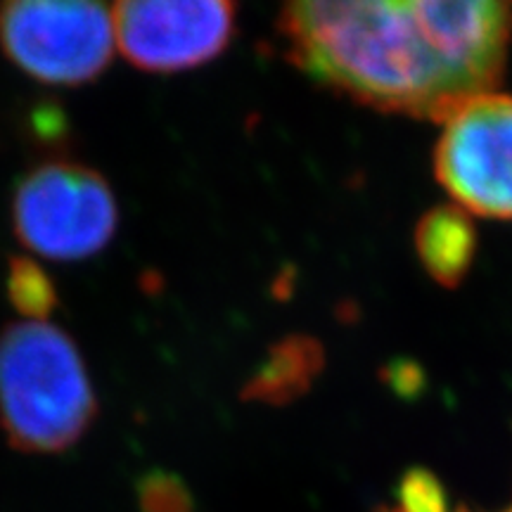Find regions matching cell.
I'll return each instance as SVG.
<instances>
[{"label": "cell", "instance_id": "1", "mask_svg": "<svg viewBox=\"0 0 512 512\" xmlns=\"http://www.w3.org/2000/svg\"><path fill=\"white\" fill-rule=\"evenodd\" d=\"M283 53L320 86L382 112L444 121L501 83L503 0H299L275 19Z\"/></svg>", "mask_w": 512, "mask_h": 512}, {"label": "cell", "instance_id": "2", "mask_svg": "<svg viewBox=\"0 0 512 512\" xmlns=\"http://www.w3.org/2000/svg\"><path fill=\"white\" fill-rule=\"evenodd\" d=\"M98 396L74 339L22 320L0 332V430L22 453H62L86 437Z\"/></svg>", "mask_w": 512, "mask_h": 512}, {"label": "cell", "instance_id": "3", "mask_svg": "<svg viewBox=\"0 0 512 512\" xmlns=\"http://www.w3.org/2000/svg\"><path fill=\"white\" fill-rule=\"evenodd\" d=\"M119 207L100 171L74 159H48L19 178L12 228L29 252L50 261H83L117 235Z\"/></svg>", "mask_w": 512, "mask_h": 512}, {"label": "cell", "instance_id": "4", "mask_svg": "<svg viewBox=\"0 0 512 512\" xmlns=\"http://www.w3.org/2000/svg\"><path fill=\"white\" fill-rule=\"evenodd\" d=\"M117 31L112 8L88 0L0 5V48L19 72L48 86H83L107 72Z\"/></svg>", "mask_w": 512, "mask_h": 512}, {"label": "cell", "instance_id": "5", "mask_svg": "<svg viewBox=\"0 0 512 512\" xmlns=\"http://www.w3.org/2000/svg\"><path fill=\"white\" fill-rule=\"evenodd\" d=\"M437 181L460 209L489 219H512V95L467 100L444 121Z\"/></svg>", "mask_w": 512, "mask_h": 512}, {"label": "cell", "instance_id": "6", "mask_svg": "<svg viewBox=\"0 0 512 512\" xmlns=\"http://www.w3.org/2000/svg\"><path fill=\"white\" fill-rule=\"evenodd\" d=\"M121 55L147 74H178L226 53L238 5L226 0H126L112 8Z\"/></svg>", "mask_w": 512, "mask_h": 512}, {"label": "cell", "instance_id": "7", "mask_svg": "<svg viewBox=\"0 0 512 512\" xmlns=\"http://www.w3.org/2000/svg\"><path fill=\"white\" fill-rule=\"evenodd\" d=\"M325 368V349L311 335H287L268 347L259 368L247 377L242 401L287 406L309 394Z\"/></svg>", "mask_w": 512, "mask_h": 512}, {"label": "cell", "instance_id": "8", "mask_svg": "<svg viewBox=\"0 0 512 512\" xmlns=\"http://www.w3.org/2000/svg\"><path fill=\"white\" fill-rule=\"evenodd\" d=\"M415 252L434 283L453 290L475 264V223L458 204L434 207L415 226Z\"/></svg>", "mask_w": 512, "mask_h": 512}, {"label": "cell", "instance_id": "9", "mask_svg": "<svg viewBox=\"0 0 512 512\" xmlns=\"http://www.w3.org/2000/svg\"><path fill=\"white\" fill-rule=\"evenodd\" d=\"M5 292L15 311L34 323H46L60 304L53 278L29 256H10Z\"/></svg>", "mask_w": 512, "mask_h": 512}, {"label": "cell", "instance_id": "10", "mask_svg": "<svg viewBox=\"0 0 512 512\" xmlns=\"http://www.w3.org/2000/svg\"><path fill=\"white\" fill-rule=\"evenodd\" d=\"M384 512H470L467 508H456L448 496L441 479L427 467H411L396 484L394 508Z\"/></svg>", "mask_w": 512, "mask_h": 512}, {"label": "cell", "instance_id": "11", "mask_svg": "<svg viewBox=\"0 0 512 512\" xmlns=\"http://www.w3.org/2000/svg\"><path fill=\"white\" fill-rule=\"evenodd\" d=\"M138 503L143 512H190L192 496L174 472L152 470L138 482Z\"/></svg>", "mask_w": 512, "mask_h": 512}, {"label": "cell", "instance_id": "12", "mask_svg": "<svg viewBox=\"0 0 512 512\" xmlns=\"http://www.w3.org/2000/svg\"><path fill=\"white\" fill-rule=\"evenodd\" d=\"M382 382L392 387L399 399H420L427 389V375L418 361L413 358H396L382 368Z\"/></svg>", "mask_w": 512, "mask_h": 512}, {"label": "cell", "instance_id": "13", "mask_svg": "<svg viewBox=\"0 0 512 512\" xmlns=\"http://www.w3.org/2000/svg\"><path fill=\"white\" fill-rule=\"evenodd\" d=\"M501 512H512V505H510V508H505V510H501Z\"/></svg>", "mask_w": 512, "mask_h": 512}]
</instances>
